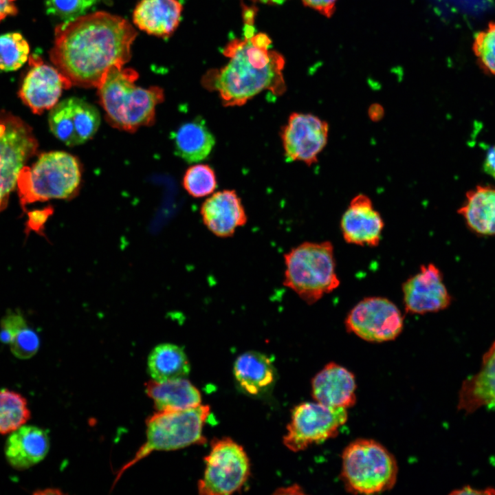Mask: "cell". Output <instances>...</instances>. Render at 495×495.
I'll use <instances>...</instances> for the list:
<instances>
[{"label":"cell","instance_id":"obj_28","mask_svg":"<svg viewBox=\"0 0 495 495\" xmlns=\"http://www.w3.org/2000/svg\"><path fill=\"white\" fill-rule=\"evenodd\" d=\"M30 47L18 32L0 36V69L5 72L19 69L29 58Z\"/></svg>","mask_w":495,"mask_h":495},{"label":"cell","instance_id":"obj_2","mask_svg":"<svg viewBox=\"0 0 495 495\" xmlns=\"http://www.w3.org/2000/svg\"><path fill=\"white\" fill-rule=\"evenodd\" d=\"M244 36L230 41L223 49L226 64L208 71L203 86L217 91L225 107L245 104L263 91L276 96L286 91L283 56L270 49L271 40L265 33H254V10H243Z\"/></svg>","mask_w":495,"mask_h":495},{"label":"cell","instance_id":"obj_11","mask_svg":"<svg viewBox=\"0 0 495 495\" xmlns=\"http://www.w3.org/2000/svg\"><path fill=\"white\" fill-rule=\"evenodd\" d=\"M346 330L372 342L395 340L402 331L404 317L399 308L388 298L366 297L348 313Z\"/></svg>","mask_w":495,"mask_h":495},{"label":"cell","instance_id":"obj_20","mask_svg":"<svg viewBox=\"0 0 495 495\" xmlns=\"http://www.w3.org/2000/svg\"><path fill=\"white\" fill-rule=\"evenodd\" d=\"M50 445L46 430L25 424L10 433L5 443V457L12 468L28 470L45 459Z\"/></svg>","mask_w":495,"mask_h":495},{"label":"cell","instance_id":"obj_14","mask_svg":"<svg viewBox=\"0 0 495 495\" xmlns=\"http://www.w3.org/2000/svg\"><path fill=\"white\" fill-rule=\"evenodd\" d=\"M29 65L30 68L19 95L34 113L41 114L52 109L58 102L63 90L70 88L72 84L57 68L45 63L36 54L29 57Z\"/></svg>","mask_w":495,"mask_h":495},{"label":"cell","instance_id":"obj_6","mask_svg":"<svg viewBox=\"0 0 495 495\" xmlns=\"http://www.w3.org/2000/svg\"><path fill=\"white\" fill-rule=\"evenodd\" d=\"M210 413L208 405L200 404L184 410L157 412L149 417L146 421L145 442L118 471L113 485L127 469L154 451L175 450L205 443L202 430Z\"/></svg>","mask_w":495,"mask_h":495},{"label":"cell","instance_id":"obj_15","mask_svg":"<svg viewBox=\"0 0 495 495\" xmlns=\"http://www.w3.org/2000/svg\"><path fill=\"white\" fill-rule=\"evenodd\" d=\"M403 300L408 313L425 314L447 308L451 302L440 270L434 264L421 265L419 272L402 285Z\"/></svg>","mask_w":495,"mask_h":495},{"label":"cell","instance_id":"obj_39","mask_svg":"<svg viewBox=\"0 0 495 495\" xmlns=\"http://www.w3.org/2000/svg\"><path fill=\"white\" fill-rule=\"evenodd\" d=\"M368 114L372 121H380L384 116V109L379 104H373L368 108Z\"/></svg>","mask_w":495,"mask_h":495},{"label":"cell","instance_id":"obj_31","mask_svg":"<svg viewBox=\"0 0 495 495\" xmlns=\"http://www.w3.org/2000/svg\"><path fill=\"white\" fill-rule=\"evenodd\" d=\"M100 0H46L47 12L63 22L86 14Z\"/></svg>","mask_w":495,"mask_h":495},{"label":"cell","instance_id":"obj_16","mask_svg":"<svg viewBox=\"0 0 495 495\" xmlns=\"http://www.w3.org/2000/svg\"><path fill=\"white\" fill-rule=\"evenodd\" d=\"M384 226L383 219L374 208L372 201L363 194L351 199L340 221L345 241L361 246H377Z\"/></svg>","mask_w":495,"mask_h":495},{"label":"cell","instance_id":"obj_40","mask_svg":"<svg viewBox=\"0 0 495 495\" xmlns=\"http://www.w3.org/2000/svg\"><path fill=\"white\" fill-rule=\"evenodd\" d=\"M268 4H280L285 0H254Z\"/></svg>","mask_w":495,"mask_h":495},{"label":"cell","instance_id":"obj_19","mask_svg":"<svg viewBox=\"0 0 495 495\" xmlns=\"http://www.w3.org/2000/svg\"><path fill=\"white\" fill-rule=\"evenodd\" d=\"M483 407L495 408V341L483 354L479 371L461 386L457 408L466 415Z\"/></svg>","mask_w":495,"mask_h":495},{"label":"cell","instance_id":"obj_3","mask_svg":"<svg viewBox=\"0 0 495 495\" xmlns=\"http://www.w3.org/2000/svg\"><path fill=\"white\" fill-rule=\"evenodd\" d=\"M138 78V73L135 69L114 67L96 87L107 121L113 126L128 132L153 124L156 107L164 99L162 88L136 86Z\"/></svg>","mask_w":495,"mask_h":495},{"label":"cell","instance_id":"obj_17","mask_svg":"<svg viewBox=\"0 0 495 495\" xmlns=\"http://www.w3.org/2000/svg\"><path fill=\"white\" fill-rule=\"evenodd\" d=\"M200 213L208 230L222 238L232 236L248 221L241 199L233 190L213 193L202 204Z\"/></svg>","mask_w":495,"mask_h":495},{"label":"cell","instance_id":"obj_29","mask_svg":"<svg viewBox=\"0 0 495 495\" xmlns=\"http://www.w3.org/2000/svg\"><path fill=\"white\" fill-rule=\"evenodd\" d=\"M183 186L187 192L195 198L211 195L217 187L215 173L208 164L191 166L184 175Z\"/></svg>","mask_w":495,"mask_h":495},{"label":"cell","instance_id":"obj_5","mask_svg":"<svg viewBox=\"0 0 495 495\" xmlns=\"http://www.w3.org/2000/svg\"><path fill=\"white\" fill-rule=\"evenodd\" d=\"M80 181V165L75 156L64 151L42 153L19 174L16 186L23 209L36 201L72 198Z\"/></svg>","mask_w":495,"mask_h":495},{"label":"cell","instance_id":"obj_30","mask_svg":"<svg viewBox=\"0 0 495 495\" xmlns=\"http://www.w3.org/2000/svg\"><path fill=\"white\" fill-rule=\"evenodd\" d=\"M473 52L481 67L495 75V23H489L485 30L475 35Z\"/></svg>","mask_w":495,"mask_h":495},{"label":"cell","instance_id":"obj_12","mask_svg":"<svg viewBox=\"0 0 495 495\" xmlns=\"http://www.w3.org/2000/svg\"><path fill=\"white\" fill-rule=\"evenodd\" d=\"M328 136L326 121L311 113H292L280 131L285 159L308 166L316 163Z\"/></svg>","mask_w":495,"mask_h":495},{"label":"cell","instance_id":"obj_22","mask_svg":"<svg viewBox=\"0 0 495 495\" xmlns=\"http://www.w3.org/2000/svg\"><path fill=\"white\" fill-rule=\"evenodd\" d=\"M457 212L473 232L495 236V187L479 185L467 192Z\"/></svg>","mask_w":495,"mask_h":495},{"label":"cell","instance_id":"obj_8","mask_svg":"<svg viewBox=\"0 0 495 495\" xmlns=\"http://www.w3.org/2000/svg\"><path fill=\"white\" fill-rule=\"evenodd\" d=\"M204 461V476L198 482L200 494H232L241 489L250 475V461L245 451L229 437L213 439Z\"/></svg>","mask_w":495,"mask_h":495},{"label":"cell","instance_id":"obj_13","mask_svg":"<svg viewBox=\"0 0 495 495\" xmlns=\"http://www.w3.org/2000/svg\"><path fill=\"white\" fill-rule=\"evenodd\" d=\"M51 132L67 146L82 144L96 133L100 123L98 109L87 101L70 97L58 102L48 117Z\"/></svg>","mask_w":495,"mask_h":495},{"label":"cell","instance_id":"obj_21","mask_svg":"<svg viewBox=\"0 0 495 495\" xmlns=\"http://www.w3.org/2000/svg\"><path fill=\"white\" fill-rule=\"evenodd\" d=\"M182 5L178 0H141L133 12L134 24L158 37H169L181 21Z\"/></svg>","mask_w":495,"mask_h":495},{"label":"cell","instance_id":"obj_25","mask_svg":"<svg viewBox=\"0 0 495 495\" xmlns=\"http://www.w3.org/2000/svg\"><path fill=\"white\" fill-rule=\"evenodd\" d=\"M233 371L238 384L250 395H258L267 389L275 377L270 358L257 351H247L239 355Z\"/></svg>","mask_w":495,"mask_h":495},{"label":"cell","instance_id":"obj_24","mask_svg":"<svg viewBox=\"0 0 495 495\" xmlns=\"http://www.w3.org/2000/svg\"><path fill=\"white\" fill-rule=\"evenodd\" d=\"M172 139L175 154L188 163L206 159L215 145L214 136L199 117L180 125Z\"/></svg>","mask_w":495,"mask_h":495},{"label":"cell","instance_id":"obj_33","mask_svg":"<svg viewBox=\"0 0 495 495\" xmlns=\"http://www.w3.org/2000/svg\"><path fill=\"white\" fill-rule=\"evenodd\" d=\"M26 327L28 323L21 314L12 311L7 313L0 322V341L9 344L14 336Z\"/></svg>","mask_w":495,"mask_h":495},{"label":"cell","instance_id":"obj_27","mask_svg":"<svg viewBox=\"0 0 495 495\" xmlns=\"http://www.w3.org/2000/svg\"><path fill=\"white\" fill-rule=\"evenodd\" d=\"M31 412L26 399L7 388L0 390V434H7L25 425Z\"/></svg>","mask_w":495,"mask_h":495},{"label":"cell","instance_id":"obj_1","mask_svg":"<svg viewBox=\"0 0 495 495\" xmlns=\"http://www.w3.org/2000/svg\"><path fill=\"white\" fill-rule=\"evenodd\" d=\"M136 36L135 28L121 16L86 14L56 27L50 58L72 85L97 87L110 69L130 60Z\"/></svg>","mask_w":495,"mask_h":495},{"label":"cell","instance_id":"obj_36","mask_svg":"<svg viewBox=\"0 0 495 495\" xmlns=\"http://www.w3.org/2000/svg\"><path fill=\"white\" fill-rule=\"evenodd\" d=\"M450 494L494 495L495 494V488L488 487H485L484 489H478V488L473 487L469 485H466L461 487V488L454 490V491L450 492Z\"/></svg>","mask_w":495,"mask_h":495},{"label":"cell","instance_id":"obj_7","mask_svg":"<svg viewBox=\"0 0 495 495\" xmlns=\"http://www.w3.org/2000/svg\"><path fill=\"white\" fill-rule=\"evenodd\" d=\"M397 472L394 456L375 440L357 439L343 450L341 479L351 493L370 494L390 490Z\"/></svg>","mask_w":495,"mask_h":495},{"label":"cell","instance_id":"obj_37","mask_svg":"<svg viewBox=\"0 0 495 495\" xmlns=\"http://www.w3.org/2000/svg\"><path fill=\"white\" fill-rule=\"evenodd\" d=\"M486 173L495 179V144L487 151L483 163Z\"/></svg>","mask_w":495,"mask_h":495},{"label":"cell","instance_id":"obj_23","mask_svg":"<svg viewBox=\"0 0 495 495\" xmlns=\"http://www.w3.org/2000/svg\"><path fill=\"white\" fill-rule=\"evenodd\" d=\"M145 392L157 412L194 408L201 402L199 390L186 378L161 382L152 380L145 384Z\"/></svg>","mask_w":495,"mask_h":495},{"label":"cell","instance_id":"obj_32","mask_svg":"<svg viewBox=\"0 0 495 495\" xmlns=\"http://www.w3.org/2000/svg\"><path fill=\"white\" fill-rule=\"evenodd\" d=\"M9 345L12 353L16 358L27 360L37 353L40 341L37 333L28 326L14 336Z\"/></svg>","mask_w":495,"mask_h":495},{"label":"cell","instance_id":"obj_26","mask_svg":"<svg viewBox=\"0 0 495 495\" xmlns=\"http://www.w3.org/2000/svg\"><path fill=\"white\" fill-rule=\"evenodd\" d=\"M190 369V363L184 351L174 344H158L148 357V373L152 380L157 382L185 378Z\"/></svg>","mask_w":495,"mask_h":495},{"label":"cell","instance_id":"obj_34","mask_svg":"<svg viewBox=\"0 0 495 495\" xmlns=\"http://www.w3.org/2000/svg\"><path fill=\"white\" fill-rule=\"evenodd\" d=\"M52 213V209L50 207L44 210H34L29 212L25 230L27 234L30 231H34L43 235L44 224Z\"/></svg>","mask_w":495,"mask_h":495},{"label":"cell","instance_id":"obj_4","mask_svg":"<svg viewBox=\"0 0 495 495\" xmlns=\"http://www.w3.org/2000/svg\"><path fill=\"white\" fill-rule=\"evenodd\" d=\"M283 284L309 305L340 285L333 246L330 241L304 242L284 255Z\"/></svg>","mask_w":495,"mask_h":495},{"label":"cell","instance_id":"obj_35","mask_svg":"<svg viewBox=\"0 0 495 495\" xmlns=\"http://www.w3.org/2000/svg\"><path fill=\"white\" fill-rule=\"evenodd\" d=\"M337 0H302V3L327 17H330L335 11Z\"/></svg>","mask_w":495,"mask_h":495},{"label":"cell","instance_id":"obj_10","mask_svg":"<svg viewBox=\"0 0 495 495\" xmlns=\"http://www.w3.org/2000/svg\"><path fill=\"white\" fill-rule=\"evenodd\" d=\"M346 408H333L319 402H303L294 408L283 437L284 445L298 452L314 443L336 437L346 421Z\"/></svg>","mask_w":495,"mask_h":495},{"label":"cell","instance_id":"obj_38","mask_svg":"<svg viewBox=\"0 0 495 495\" xmlns=\"http://www.w3.org/2000/svg\"><path fill=\"white\" fill-rule=\"evenodd\" d=\"M16 0H0V21L8 16L15 15L17 8Z\"/></svg>","mask_w":495,"mask_h":495},{"label":"cell","instance_id":"obj_9","mask_svg":"<svg viewBox=\"0 0 495 495\" xmlns=\"http://www.w3.org/2000/svg\"><path fill=\"white\" fill-rule=\"evenodd\" d=\"M38 148L32 128L10 112H0V212L16 186L20 171Z\"/></svg>","mask_w":495,"mask_h":495},{"label":"cell","instance_id":"obj_18","mask_svg":"<svg viewBox=\"0 0 495 495\" xmlns=\"http://www.w3.org/2000/svg\"><path fill=\"white\" fill-rule=\"evenodd\" d=\"M355 379L344 366L330 362L311 381V393L317 402L333 408L347 409L356 401Z\"/></svg>","mask_w":495,"mask_h":495}]
</instances>
